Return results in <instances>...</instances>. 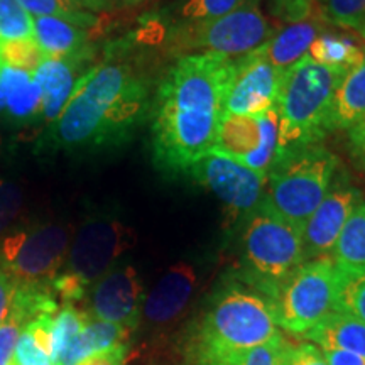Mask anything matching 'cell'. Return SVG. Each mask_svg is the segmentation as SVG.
Wrapping results in <instances>:
<instances>
[{"label":"cell","instance_id":"cell-1","mask_svg":"<svg viewBox=\"0 0 365 365\" xmlns=\"http://www.w3.org/2000/svg\"><path fill=\"white\" fill-rule=\"evenodd\" d=\"M150 108L149 80L118 48L81 76L59 117L41 130L34 154L85 156L122 148L150 117Z\"/></svg>","mask_w":365,"mask_h":365},{"label":"cell","instance_id":"cell-2","mask_svg":"<svg viewBox=\"0 0 365 365\" xmlns=\"http://www.w3.org/2000/svg\"><path fill=\"white\" fill-rule=\"evenodd\" d=\"M235 59L215 53L181 56L159 81L150 108L154 164L186 173L215 144Z\"/></svg>","mask_w":365,"mask_h":365},{"label":"cell","instance_id":"cell-3","mask_svg":"<svg viewBox=\"0 0 365 365\" xmlns=\"http://www.w3.org/2000/svg\"><path fill=\"white\" fill-rule=\"evenodd\" d=\"M281 335L272 301L234 284L213 299L191 336V365H235L255 346Z\"/></svg>","mask_w":365,"mask_h":365},{"label":"cell","instance_id":"cell-4","mask_svg":"<svg viewBox=\"0 0 365 365\" xmlns=\"http://www.w3.org/2000/svg\"><path fill=\"white\" fill-rule=\"evenodd\" d=\"M346 70L328 68L304 56L286 71L277 98L281 156L287 150L318 144L325 137L336 88Z\"/></svg>","mask_w":365,"mask_h":365},{"label":"cell","instance_id":"cell-5","mask_svg":"<svg viewBox=\"0 0 365 365\" xmlns=\"http://www.w3.org/2000/svg\"><path fill=\"white\" fill-rule=\"evenodd\" d=\"M240 244L244 281L271 301L307 262L299 228L284 220L264 200L245 217Z\"/></svg>","mask_w":365,"mask_h":365},{"label":"cell","instance_id":"cell-6","mask_svg":"<svg viewBox=\"0 0 365 365\" xmlns=\"http://www.w3.org/2000/svg\"><path fill=\"white\" fill-rule=\"evenodd\" d=\"M339 168V158L319 144L287 150L267 175L264 202L291 225L303 230L330 191Z\"/></svg>","mask_w":365,"mask_h":365},{"label":"cell","instance_id":"cell-7","mask_svg":"<svg viewBox=\"0 0 365 365\" xmlns=\"http://www.w3.org/2000/svg\"><path fill=\"white\" fill-rule=\"evenodd\" d=\"M173 48L180 53H215L237 59L255 51L274 36L259 0H249L227 16L198 26L175 27Z\"/></svg>","mask_w":365,"mask_h":365},{"label":"cell","instance_id":"cell-8","mask_svg":"<svg viewBox=\"0 0 365 365\" xmlns=\"http://www.w3.org/2000/svg\"><path fill=\"white\" fill-rule=\"evenodd\" d=\"M336 267L328 255L307 261L272 299L277 327L304 335L333 312Z\"/></svg>","mask_w":365,"mask_h":365},{"label":"cell","instance_id":"cell-9","mask_svg":"<svg viewBox=\"0 0 365 365\" xmlns=\"http://www.w3.org/2000/svg\"><path fill=\"white\" fill-rule=\"evenodd\" d=\"M73 234L66 223H39L0 242V262L17 284H51L66 262Z\"/></svg>","mask_w":365,"mask_h":365},{"label":"cell","instance_id":"cell-10","mask_svg":"<svg viewBox=\"0 0 365 365\" xmlns=\"http://www.w3.org/2000/svg\"><path fill=\"white\" fill-rule=\"evenodd\" d=\"M132 242L130 228L117 217L108 213L91 215L73 234L61 271L90 291L105 272L115 266Z\"/></svg>","mask_w":365,"mask_h":365},{"label":"cell","instance_id":"cell-11","mask_svg":"<svg viewBox=\"0 0 365 365\" xmlns=\"http://www.w3.org/2000/svg\"><path fill=\"white\" fill-rule=\"evenodd\" d=\"M212 150L267 176L281 158L277 107L250 117L223 113Z\"/></svg>","mask_w":365,"mask_h":365},{"label":"cell","instance_id":"cell-12","mask_svg":"<svg viewBox=\"0 0 365 365\" xmlns=\"http://www.w3.org/2000/svg\"><path fill=\"white\" fill-rule=\"evenodd\" d=\"M190 173L220 200L228 223H235L239 218L252 213L266 196L267 176L213 150L195 163Z\"/></svg>","mask_w":365,"mask_h":365},{"label":"cell","instance_id":"cell-13","mask_svg":"<svg viewBox=\"0 0 365 365\" xmlns=\"http://www.w3.org/2000/svg\"><path fill=\"white\" fill-rule=\"evenodd\" d=\"M286 71L272 66L262 46L235 59L234 75L228 86L223 113L228 115H259L277 105Z\"/></svg>","mask_w":365,"mask_h":365},{"label":"cell","instance_id":"cell-14","mask_svg":"<svg viewBox=\"0 0 365 365\" xmlns=\"http://www.w3.org/2000/svg\"><path fill=\"white\" fill-rule=\"evenodd\" d=\"M90 317L132 331L143 318L144 286L135 267L115 264L90 287Z\"/></svg>","mask_w":365,"mask_h":365},{"label":"cell","instance_id":"cell-15","mask_svg":"<svg viewBox=\"0 0 365 365\" xmlns=\"http://www.w3.org/2000/svg\"><path fill=\"white\" fill-rule=\"evenodd\" d=\"M362 203V193L352 182L336 175L330 191L301 230L304 261L328 255L335 247L341 228Z\"/></svg>","mask_w":365,"mask_h":365},{"label":"cell","instance_id":"cell-16","mask_svg":"<svg viewBox=\"0 0 365 365\" xmlns=\"http://www.w3.org/2000/svg\"><path fill=\"white\" fill-rule=\"evenodd\" d=\"M93 59V54L76 58H44L34 78L41 88V112L38 124L48 127L63 112L76 85L85 75L86 63Z\"/></svg>","mask_w":365,"mask_h":365},{"label":"cell","instance_id":"cell-17","mask_svg":"<svg viewBox=\"0 0 365 365\" xmlns=\"http://www.w3.org/2000/svg\"><path fill=\"white\" fill-rule=\"evenodd\" d=\"M196 287V272L191 264L178 262L163 274L149 294H145L143 317L153 325H166L188 307Z\"/></svg>","mask_w":365,"mask_h":365},{"label":"cell","instance_id":"cell-18","mask_svg":"<svg viewBox=\"0 0 365 365\" xmlns=\"http://www.w3.org/2000/svg\"><path fill=\"white\" fill-rule=\"evenodd\" d=\"M41 88L34 73L0 63V120L14 127L38 124Z\"/></svg>","mask_w":365,"mask_h":365},{"label":"cell","instance_id":"cell-19","mask_svg":"<svg viewBox=\"0 0 365 365\" xmlns=\"http://www.w3.org/2000/svg\"><path fill=\"white\" fill-rule=\"evenodd\" d=\"M34 41L44 58H76L93 54L88 29L61 17H33Z\"/></svg>","mask_w":365,"mask_h":365},{"label":"cell","instance_id":"cell-20","mask_svg":"<svg viewBox=\"0 0 365 365\" xmlns=\"http://www.w3.org/2000/svg\"><path fill=\"white\" fill-rule=\"evenodd\" d=\"M322 33L323 22L313 14L308 19L291 22L289 26L274 33L272 38L262 46V51L272 66L287 71L307 56L313 41Z\"/></svg>","mask_w":365,"mask_h":365},{"label":"cell","instance_id":"cell-21","mask_svg":"<svg viewBox=\"0 0 365 365\" xmlns=\"http://www.w3.org/2000/svg\"><path fill=\"white\" fill-rule=\"evenodd\" d=\"M129 333L130 331L124 327L90 317L83 330L66 346V350L59 355L54 365H80L93 355L127 345L125 340Z\"/></svg>","mask_w":365,"mask_h":365},{"label":"cell","instance_id":"cell-22","mask_svg":"<svg viewBox=\"0 0 365 365\" xmlns=\"http://www.w3.org/2000/svg\"><path fill=\"white\" fill-rule=\"evenodd\" d=\"M304 339L317 344L323 352L341 350L365 357V323L346 313H328L318 325L304 333Z\"/></svg>","mask_w":365,"mask_h":365},{"label":"cell","instance_id":"cell-23","mask_svg":"<svg viewBox=\"0 0 365 365\" xmlns=\"http://www.w3.org/2000/svg\"><path fill=\"white\" fill-rule=\"evenodd\" d=\"M365 117V51L359 65L346 71L336 88L327 132L350 130Z\"/></svg>","mask_w":365,"mask_h":365},{"label":"cell","instance_id":"cell-24","mask_svg":"<svg viewBox=\"0 0 365 365\" xmlns=\"http://www.w3.org/2000/svg\"><path fill=\"white\" fill-rule=\"evenodd\" d=\"M53 317L41 314L22 330L11 364L14 365H54L53 360Z\"/></svg>","mask_w":365,"mask_h":365},{"label":"cell","instance_id":"cell-25","mask_svg":"<svg viewBox=\"0 0 365 365\" xmlns=\"http://www.w3.org/2000/svg\"><path fill=\"white\" fill-rule=\"evenodd\" d=\"M331 254L333 264L340 271L365 269V203H360L349 217Z\"/></svg>","mask_w":365,"mask_h":365},{"label":"cell","instance_id":"cell-26","mask_svg":"<svg viewBox=\"0 0 365 365\" xmlns=\"http://www.w3.org/2000/svg\"><path fill=\"white\" fill-rule=\"evenodd\" d=\"M308 56L322 66L349 71L362 61L364 51L346 36L322 33L313 41Z\"/></svg>","mask_w":365,"mask_h":365},{"label":"cell","instance_id":"cell-27","mask_svg":"<svg viewBox=\"0 0 365 365\" xmlns=\"http://www.w3.org/2000/svg\"><path fill=\"white\" fill-rule=\"evenodd\" d=\"M249 0H178L173 7L175 27L198 26L234 12Z\"/></svg>","mask_w":365,"mask_h":365},{"label":"cell","instance_id":"cell-28","mask_svg":"<svg viewBox=\"0 0 365 365\" xmlns=\"http://www.w3.org/2000/svg\"><path fill=\"white\" fill-rule=\"evenodd\" d=\"M333 312L346 313L365 323V269H336V293Z\"/></svg>","mask_w":365,"mask_h":365},{"label":"cell","instance_id":"cell-29","mask_svg":"<svg viewBox=\"0 0 365 365\" xmlns=\"http://www.w3.org/2000/svg\"><path fill=\"white\" fill-rule=\"evenodd\" d=\"M90 313L81 312L71 303H65L59 307L53 317V360L56 362L59 355L66 350V346L78 336L83 327L88 322Z\"/></svg>","mask_w":365,"mask_h":365},{"label":"cell","instance_id":"cell-30","mask_svg":"<svg viewBox=\"0 0 365 365\" xmlns=\"http://www.w3.org/2000/svg\"><path fill=\"white\" fill-rule=\"evenodd\" d=\"M17 2L33 17H61V19L75 22L85 29H90L97 24V17L93 14L80 11L70 0H17Z\"/></svg>","mask_w":365,"mask_h":365},{"label":"cell","instance_id":"cell-31","mask_svg":"<svg viewBox=\"0 0 365 365\" xmlns=\"http://www.w3.org/2000/svg\"><path fill=\"white\" fill-rule=\"evenodd\" d=\"M34 38L33 16L17 0H0V41Z\"/></svg>","mask_w":365,"mask_h":365},{"label":"cell","instance_id":"cell-32","mask_svg":"<svg viewBox=\"0 0 365 365\" xmlns=\"http://www.w3.org/2000/svg\"><path fill=\"white\" fill-rule=\"evenodd\" d=\"M43 59L44 54L34 38L0 41V61L4 65L16 68V70L34 73L43 63Z\"/></svg>","mask_w":365,"mask_h":365},{"label":"cell","instance_id":"cell-33","mask_svg":"<svg viewBox=\"0 0 365 365\" xmlns=\"http://www.w3.org/2000/svg\"><path fill=\"white\" fill-rule=\"evenodd\" d=\"M33 319L34 318L31 317L29 312L26 308H22L12 298V304L11 309H9L7 318L0 325V365L11 364L21 333Z\"/></svg>","mask_w":365,"mask_h":365},{"label":"cell","instance_id":"cell-34","mask_svg":"<svg viewBox=\"0 0 365 365\" xmlns=\"http://www.w3.org/2000/svg\"><path fill=\"white\" fill-rule=\"evenodd\" d=\"M325 17L333 24L360 33L365 26V0H325Z\"/></svg>","mask_w":365,"mask_h":365},{"label":"cell","instance_id":"cell-35","mask_svg":"<svg viewBox=\"0 0 365 365\" xmlns=\"http://www.w3.org/2000/svg\"><path fill=\"white\" fill-rule=\"evenodd\" d=\"M286 341L281 335L250 350L235 365H282Z\"/></svg>","mask_w":365,"mask_h":365},{"label":"cell","instance_id":"cell-36","mask_svg":"<svg viewBox=\"0 0 365 365\" xmlns=\"http://www.w3.org/2000/svg\"><path fill=\"white\" fill-rule=\"evenodd\" d=\"M22 207V193L14 182L0 180V235L7 230L14 218L19 215Z\"/></svg>","mask_w":365,"mask_h":365},{"label":"cell","instance_id":"cell-37","mask_svg":"<svg viewBox=\"0 0 365 365\" xmlns=\"http://www.w3.org/2000/svg\"><path fill=\"white\" fill-rule=\"evenodd\" d=\"M282 365H328L322 350L312 344L289 345L284 346Z\"/></svg>","mask_w":365,"mask_h":365},{"label":"cell","instance_id":"cell-38","mask_svg":"<svg viewBox=\"0 0 365 365\" xmlns=\"http://www.w3.org/2000/svg\"><path fill=\"white\" fill-rule=\"evenodd\" d=\"M14 293H16V279L12 274L7 271L6 266L0 262V325L7 318L9 309H11Z\"/></svg>","mask_w":365,"mask_h":365},{"label":"cell","instance_id":"cell-39","mask_svg":"<svg viewBox=\"0 0 365 365\" xmlns=\"http://www.w3.org/2000/svg\"><path fill=\"white\" fill-rule=\"evenodd\" d=\"M127 355V345L117 346V349L108 350V352L93 355V357L86 359L80 365H124Z\"/></svg>","mask_w":365,"mask_h":365},{"label":"cell","instance_id":"cell-40","mask_svg":"<svg viewBox=\"0 0 365 365\" xmlns=\"http://www.w3.org/2000/svg\"><path fill=\"white\" fill-rule=\"evenodd\" d=\"M323 355H325L328 365H365V357L357 354L341 352V350H325Z\"/></svg>","mask_w":365,"mask_h":365},{"label":"cell","instance_id":"cell-41","mask_svg":"<svg viewBox=\"0 0 365 365\" xmlns=\"http://www.w3.org/2000/svg\"><path fill=\"white\" fill-rule=\"evenodd\" d=\"M349 140L355 158L365 156V117L349 130Z\"/></svg>","mask_w":365,"mask_h":365},{"label":"cell","instance_id":"cell-42","mask_svg":"<svg viewBox=\"0 0 365 365\" xmlns=\"http://www.w3.org/2000/svg\"><path fill=\"white\" fill-rule=\"evenodd\" d=\"M73 6H76L83 12H103L112 7V0H70Z\"/></svg>","mask_w":365,"mask_h":365},{"label":"cell","instance_id":"cell-43","mask_svg":"<svg viewBox=\"0 0 365 365\" xmlns=\"http://www.w3.org/2000/svg\"><path fill=\"white\" fill-rule=\"evenodd\" d=\"M120 2L124 4V6H127V7H135V6H139V4L145 2V0H120Z\"/></svg>","mask_w":365,"mask_h":365},{"label":"cell","instance_id":"cell-44","mask_svg":"<svg viewBox=\"0 0 365 365\" xmlns=\"http://www.w3.org/2000/svg\"><path fill=\"white\" fill-rule=\"evenodd\" d=\"M360 163H362V168H364V170H365V156L360 158Z\"/></svg>","mask_w":365,"mask_h":365},{"label":"cell","instance_id":"cell-45","mask_svg":"<svg viewBox=\"0 0 365 365\" xmlns=\"http://www.w3.org/2000/svg\"><path fill=\"white\" fill-rule=\"evenodd\" d=\"M360 34H362V38L365 39V26L362 27V31H360Z\"/></svg>","mask_w":365,"mask_h":365},{"label":"cell","instance_id":"cell-46","mask_svg":"<svg viewBox=\"0 0 365 365\" xmlns=\"http://www.w3.org/2000/svg\"><path fill=\"white\" fill-rule=\"evenodd\" d=\"M318 2H325V0H318Z\"/></svg>","mask_w":365,"mask_h":365},{"label":"cell","instance_id":"cell-47","mask_svg":"<svg viewBox=\"0 0 365 365\" xmlns=\"http://www.w3.org/2000/svg\"><path fill=\"white\" fill-rule=\"evenodd\" d=\"M9 365H14V364H9Z\"/></svg>","mask_w":365,"mask_h":365}]
</instances>
